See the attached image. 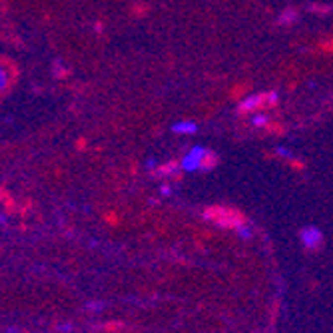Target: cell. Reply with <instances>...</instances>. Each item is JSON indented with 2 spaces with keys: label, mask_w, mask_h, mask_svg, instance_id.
I'll use <instances>...</instances> for the list:
<instances>
[{
  "label": "cell",
  "mask_w": 333,
  "mask_h": 333,
  "mask_svg": "<svg viewBox=\"0 0 333 333\" xmlns=\"http://www.w3.org/2000/svg\"><path fill=\"white\" fill-rule=\"evenodd\" d=\"M206 154L208 150L202 148V146H194L182 160V170L184 172H196V170H202L204 166V160H206Z\"/></svg>",
  "instance_id": "obj_2"
},
{
  "label": "cell",
  "mask_w": 333,
  "mask_h": 333,
  "mask_svg": "<svg viewBox=\"0 0 333 333\" xmlns=\"http://www.w3.org/2000/svg\"><path fill=\"white\" fill-rule=\"evenodd\" d=\"M267 122H269V116H267V114L255 112V114L251 116V126H255V128H261V126H265Z\"/></svg>",
  "instance_id": "obj_7"
},
{
  "label": "cell",
  "mask_w": 333,
  "mask_h": 333,
  "mask_svg": "<svg viewBox=\"0 0 333 333\" xmlns=\"http://www.w3.org/2000/svg\"><path fill=\"white\" fill-rule=\"evenodd\" d=\"M204 218H208L210 222L218 224V226H224V228H242L246 222L244 218L236 212V210H230V208H212L204 214Z\"/></svg>",
  "instance_id": "obj_1"
},
{
  "label": "cell",
  "mask_w": 333,
  "mask_h": 333,
  "mask_svg": "<svg viewBox=\"0 0 333 333\" xmlns=\"http://www.w3.org/2000/svg\"><path fill=\"white\" fill-rule=\"evenodd\" d=\"M299 240H301V244H303V248H307V250H319L321 248V244H323V234H321V230L319 228H315V226H305L301 232H299Z\"/></svg>",
  "instance_id": "obj_3"
},
{
  "label": "cell",
  "mask_w": 333,
  "mask_h": 333,
  "mask_svg": "<svg viewBox=\"0 0 333 333\" xmlns=\"http://www.w3.org/2000/svg\"><path fill=\"white\" fill-rule=\"evenodd\" d=\"M238 234H240V236H242V238H250V236H251V228H250V226H246V224H244V226H242V228H238Z\"/></svg>",
  "instance_id": "obj_8"
},
{
  "label": "cell",
  "mask_w": 333,
  "mask_h": 333,
  "mask_svg": "<svg viewBox=\"0 0 333 333\" xmlns=\"http://www.w3.org/2000/svg\"><path fill=\"white\" fill-rule=\"evenodd\" d=\"M267 106V94H251L246 100L240 102V112H251V110H259L261 106Z\"/></svg>",
  "instance_id": "obj_4"
},
{
  "label": "cell",
  "mask_w": 333,
  "mask_h": 333,
  "mask_svg": "<svg viewBox=\"0 0 333 333\" xmlns=\"http://www.w3.org/2000/svg\"><path fill=\"white\" fill-rule=\"evenodd\" d=\"M297 20V12L293 10V8H287L285 12H281V16H279V24H291V22H295Z\"/></svg>",
  "instance_id": "obj_6"
},
{
  "label": "cell",
  "mask_w": 333,
  "mask_h": 333,
  "mask_svg": "<svg viewBox=\"0 0 333 333\" xmlns=\"http://www.w3.org/2000/svg\"><path fill=\"white\" fill-rule=\"evenodd\" d=\"M162 192H164V196H168V194H170V188H168V186H164Z\"/></svg>",
  "instance_id": "obj_11"
},
{
  "label": "cell",
  "mask_w": 333,
  "mask_h": 333,
  "mask_svg": "<svg viewBox=\"0 0 333 333\" xmlns=\"http://www.w3.org/2000/svg\"><path fill=\"white\" fill-rule=\"evenodd\" d=\"M277 154H279V156H287V158H291V156H293V154H291L287 148H281V146L277 148Z\"/></svg>",
  "instance_id": "obj_9"
},
{
  "label": "cell",
  "mask_w": 333,
  "mask_h": 333,
  "mask_svg": "<svg viewBox=\"0 0 333 333\" xmlns=\"http://www.w3.org/2000/svg\"><path fill=\"white\" fill-rule=\"evenodd\" d=\"M172 132L174 134H196L198 132V126H196V122H176L174 126H172Z\"/></svg>",
  "instance_id": "obj_5"
},
{
  "label": "cell",
  "mask_w": 333,
  "mask_h": 333,
  "mask_svg": "<svg viewBox=\"0 0 333 333\" xmlns=\"http://www.w3.org/2000/svg\"><path fill=\"white\" fill-rule=\"evenodd\" d=\"M146 168H148V170H154V168H156V160H148V162H146Z\"/></svg>",
  "instance_id": "obj_10"
}]
</instances>
